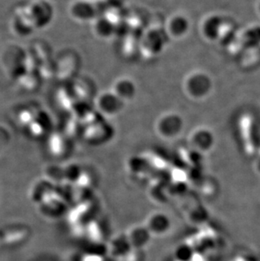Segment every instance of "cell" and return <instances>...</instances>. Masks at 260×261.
<instances>
[{
    "label": "cell",
    "mask_w": 260,
    "mask_h": 261,
    "mask_svg": "<svg viewBox=\"0 0 260 261\" xmlns=\"http://www.w3.org/2000/svg\"><path fill=\"white\" fill-rule=\"evenodd\" d=\"M184 122L182 117L176 113L162 114L155 122V131L160 137L170 140L179 136L184 128Z\"/></svg>",
    "instance_id": "6da1fadb"
},
{
    "label": "cell",
    "mask_w": 260,
    "mask_h": 261,
    "mask_svg": "<svg viewBox=\"0 0 260 261\" xmlns=\"http://www.w3.org/2000/svg\"><path fill=\"white\" fill-rule=\"evenodd\" d=\"M212 82L207 74L200 72L192 73L184 82V91L193 99L203 98L210 93Z\"/></svg>",
    "instance_id": "7a4b0ae2"
},
{
    "label": "cell",
    "mask_w": 260,
    "mask_h": 261,
    "mask_svg": "<svg viewBox=\"0 0 260 261\" xmlns=\"http://www.w3.org/2000/svg\"><path fill=\"white\" fill-rule=\"evenodd\" d=\"M101 10L97 6V0H75L69 6V14L72 19L81 23L90 22L101 16Z\"/></svg>",
    "instance_id": "3957f363"
},
{
    "label": "cell",
    "mask_w": 260,
    "mask_h": 261,
    "mask_svg": "<svg viewBox=\"0 0 260 261\" xmlns=\"http://www.w3.org/2000/svg\"><path fill=\"white\" fill-rule=\"evenodd\" d=\"M96 106L104 116L114 117L120 114L124 102L118 98L113 91H104L97 96Z\"/></svg>",
    "instance_id": "277c9868"
},
{
    "label": "cell",
    "mask_w": 260,
    "mask_h": 261,
    "mask_svg": "<svg viewBox=\"0 0 260 261\" xmlns=\"http://www.w3.org/2000/svg\"><path fill=\"white\" fill-rule=\"evenodd\" d=\"M190 29L189 19L183 14H174L168 18L165 27L167 36L173 40L184 38Z\"/></svg>",
    "instance_id": "5b68a950"
},
{
    "label": "cell",
    "mask_w": 260,
    "mask_h": 261,
    "mask_svg": "<svg viewBox=\"0 0 260 261\" xmlns=\"http://www.w3.org/2000/svg\"><path fill=\"white\" fill-rule=\"evenodd\" d=\"M111 91L125 103L135 98L137 93V87L132 80L123 77L116 80Z\"/></svg>",
    "instance_id": "8992f818"
},
{
    "label": "cell",
    "mask_w": 260,
    "mask_h": 261,
    "mask_svg": "<svg viewBox=\"0 0 260 261\" xmlns=\"http://www.w3.org/2000/svg\"><path fill=\"white\" fill-rule=\"evenodd\" d=\"M165 46L164 37L159 31L151 30L145 33L141 43V48H144L150 55H159Z\"/></svg>",
    "instance_id": "52a82bcc"
},
{
    "label": "cell",
    "mask_w": 260,
    "mask_h": 261,
    "mask_svg": "<svg viewBox=\"0 0 260 261\" xmlns=\"http://www.w3.org/2000/svg\"><path fill=\"white\" fill-rule=\"evenodd\" d=\"M116 25L110 18L99 16L93 21L94 33L101 39H108L113 37L115 32Z\"/></svg>",
    "instance_id": "ba28073f"
},
{
    "label": "cell",
    "mask_w": 260,
    "mask_h": 261,
    "mask_svg": "<svg viewBox=\"0 0 260 261\" xmlns=\"http://www.w3.org/2000/svg\"><path fill=\"white\" fill-rule=\"evenodd\" d=\"M190 142L197 150L206 151V150H210L213 145V135L204 128L197 129L192 135Z\"/></svg>",
    "instance_id": "9c48e42d"
},
{
    "label": "cell",
    "mask_w": 260,
    "mask_h": 261,
    "mask_svg": "<svg viewBox=\"0 0 260 261\" xmlns=\"http://www.w3.org/2000/svg\"><path fill=\"white\" fill-rule=\"evenodd\" d=\"M170 222L166 215L155 213L151 215L147 221L148 231L152 234H163L168 230Z\"/></svg>",
    "instance_id": "30bf717a"
},
{
    "label": "cell",
    "mask_w": 260,
    "mask_h": 261,
    "mask_svg": "<svg viewBox=\"0 0 260 261\" xmlns=\"http://www.w3.org/2000/svg\"><path fill=\"white\" fill-rule=\"evenodd\" d=\"M221 25H222L221 18L219 17L218 15H212L204 21L202 27L203 34L208 39H216L220 34Z\"/></svg>",
    "instance_id": "8fae6325"
},
{
    "label": "cell",
    "mask_w": 260,
    "mask_h": 261,
    "mask_svg": "<svg viewBox=\"0 0 260 261\" xmlns=\"http://www.w3.org/2000/svg\"><path fill=\"white\" fill-rule=\"evenodd\" d=\"M128 1V0H102L107 9L110 10H120L121 8L124 7Z\"/></svg>",
    "instance_id": "7c38bea8"
},
{
    "label": "cell",
    "mask_w": 260,
    "mask_h": 261,
    "mask_svg": "<svg viewBox=\"0 0 260 261\" xmlns=\"http://www.w3.org/2000/svg\"><path fill=\"white\" fill-rule=\"evenodd\" d=\"M258 168H259V169H260V163H258Z\"/></svg>",
    "instance_id": "4fadbf2b"
},
{
    "label": "cell",
    "mask_w": 260,
    "mask_h": 261,
    "mask_svg": "<svg viewBox=\"0 0 260 261\" xmlns=\"http://www.w3.org/2000/svg\"><path fill=\"white\" fill-rule=\"evenodd\" d=\"M89 1H96V0H89Z\"/></svg>",
    "instance_id": "5bb4252c"
}]
</instances>
